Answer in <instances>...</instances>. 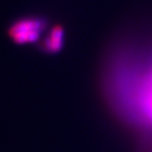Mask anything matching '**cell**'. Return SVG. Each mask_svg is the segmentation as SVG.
Instances as JSON below:
<instances>
[{"instance_id":"obj_3","label":"cell","mask_w":152,"mask_h":152,"mask_svg":"<svg viewBox=\"0 0 152 152\" xmlns=\"http://www.w3.org/2000/svg\"><path fill=\"white\" fill-rule=\"evenodd\" d=\"M66 41V31L62 25L49 26L38 46L41 51L48 54H56L62 51Z\"/></svg>"},{"instance_id":"obj_2","label":"cell","mask_w":152,"mask_h":152,"mask_svg":"<svg viewBox=\"0 0 152 152\" xmlns=\"http://www.w3.org/2000/svg\"><path fill=\"white\" fill-rule=\"evenodd\" d=\"M48 28L47 18L40 15H30L13 22L8 29V35L18 45L37 43Z\"/></svg>"},{"instance_id":"obj_1","label":"cell","mask_w":152,"mask_h":152,"mask_svg":"<svg viewBox=\"0 0 152 152\" xmlns=\"http://www.w3.org/2000/svg\"><path fill=\"white\" fill-rule=\"evenodd\" d=\"M117 48L107 74L109 96L130 123L152 131V39Z\"/></svg>"}]
</instances>
